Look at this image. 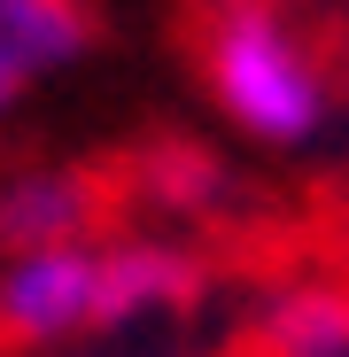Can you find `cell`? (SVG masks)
Here are the masks:
<instances>
[{
	"mask_svg": "<svg viewBox=\"0 0 349 357\" xmlns=\"http://www.w3.org/2000/svg\"><path fill=\"white\" fill-rule=\"evenodd\" d=\"M109 218V187L78 163H16L0 171V257L93 241Z\"/></svg>",
	"mask_w": 349,
	"mask_h": 357,
	"instance_id": "4",
	"label": "cell"
},
{
	"mask_svg": "<svg viewBox=\"0 0 349 357\" xmlns=\"http://www.w3.org/2000/svg\"><path fill=\"white\" fill-rule=\"evenodd\" d=\"M295 16H311V24H349V0H287Z\"/></svg>",
	"mask_w": 349,
	"mask_h": 357,
	"instance_id": "9",
	"label": "cell"
},
{
	"mask_svg": "<svg viewBox=\"0 0 349 357\" xmlns=\"http://www.w3.org/2000/svg\"><path fill=\"white\" fill-rule=\"evenodd\" d=\"M93 47V8L86 0H0V86L31 93L39 78L70 70Z\"/></svg>",
	"mask_w": 349,
	"mask_h": 357,
	"instance_id": "6",
	"label": "cell"
},
{
	"mask_svg": "<svg viewBox=\"0 0 349 357\" xmlns=\"http://www.w3.org/2000/svg\"><path fill=\"white\" fill-rule=\"evenodd\" d=\"M16 101H24V93H8V86H0V116H8V109H16Z\"/></svg>",
	"mask_w": 349,
	"mask_h": 357,
	"instance_id": "10",
	"label": "cell"
},
{
	"mask_svg": "<svg viewBox=\"0 0 349 357\" xmlns=\"http://www.w3.org/2000/svg\"><path fill=\"white\" fill-rule=\"evenodd\" d=\"M256 357H349V287L341 280H279L256 319Z\"/></svg>",
	"mask_w": 349,
	"mask_h": 357,
	"instance_id": "7",
	"label": "cell"
},
{
	"mask_svg": "<svg viewBox=\"0 0 349 357\" xmlns=\"http://www.w3.org/2000/svg\"><path fill=\"white\" fill-rule=\"evenodd\" d=\"M194 70L210 109L272 155L334 132V47L287 0H194Z\"/></svg>",
	"mask_w": 349,
	"mask_h": 357,
	"instance_id": "1",
	"label": "cell"
},
{
	"mask_svg": "<svg viewBox=\"0 0 349 357\" xmlns=\"http://www.w3.org/2000/svg\"><path fill=\"white\" fill-rule=\"evenodd\" d=\"M132 357H148V349H132Z\"/></svg>",
	"mask_w": 349,
	"mask_h": 357,
	"instance_id": "11",
	"label": "cell"
},
{
	"mask_svg": "<svg viewBox=\"0 0 349 357\" xmlns=\"http://www.w3.org/2000/svg\"><path fill=\"white\" fill-rule=\"evenodd\" d=\"M334 125L349 132V39L334 47Z\"/></svg>",
	"mask_w": 349,
	"mask_h": 357,
	"instance_id": "8",
	"label": "cell"
},
{
	"mask_svg": "<svg viewBox=\"0 0 349 357\" xmlns=\"http://www.w3.org/2000/svg\"><path fill=\"white\" fill-rule=\"evenodd\" d=\"M132 195L163 225H210V218H225L241 202V178L202 140H155V148L132 155Z\"/></svg>",
	"mask_w": 349,
	"mask_h": 357,
	"instance_id": "5",
	"label": "cell"
},
{
	"mask_svg": "<svg viewBox=\"0 0 349 357\" xmlns=\"http://www.w3.org/2000/svg\"><path fill=\"white\" fill-rule=\"evenodd\" d=\"M93 249H101V342L148 334V326H187L217 303V264L171 225L109 233Z\"/></svg>",
	"mask_w": 349,
	"mask_h": 357,
	"instance_id": "2",
	"label": "cell"
},
{
	"mask_svg": "<svg viewBox=\"0 0 349 357\" xmlns=\"http://www.w3.org/2000/svg\"><path fill=\"white\" fill-rule=\"evenodd\" d=\"M93 241H101V233H93ZM93 241L0 257V342H8V349L101 342V249Z\"/></svg>",
	"mask_w": 349,
	"mask_h": 357,
	"instance_id": "3",
	"label": "cell"
}]
</instances>
